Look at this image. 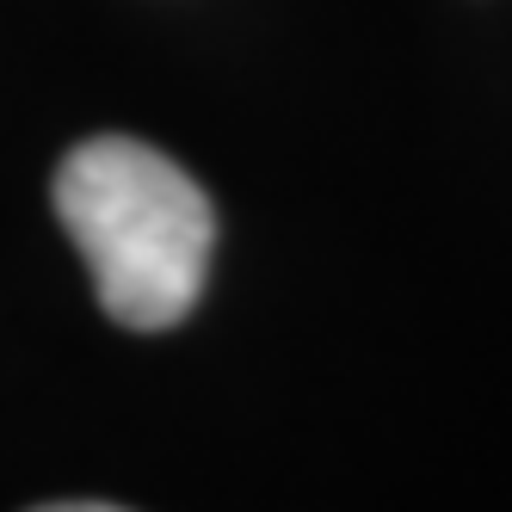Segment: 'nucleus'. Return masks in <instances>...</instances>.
<instances>
[{"label": "nucleus", "instance_id": "f257e3e1", "mask_svg": "<svg viewBox=\"0 0 512 512\" xmlns=\"http://www.w3.org/2000/svg\"><path fill=\"white\" fill-rule=\"evenodd\" d=\"M56 216L75 235L112 321L155 334L192 315L216 216L179 161L136 136H93L56 167Z\"/></svg>", "mask_w": 512, "mask_h": 512}, {"label": "nucleus", "instance_id": "f03ea898", "mask_svg": "<svg viewBox=\"0 0 512 512\" xmlns=\"http://www.w3.org/2000/svg\"><path fill=\"white\" fill-rule=\"evenodd\" d=\"M31 512H124V506H105V500H50V506H31Z\"/></svg>", "mask_w": 512, "mask_h": 512}]
</instances>
